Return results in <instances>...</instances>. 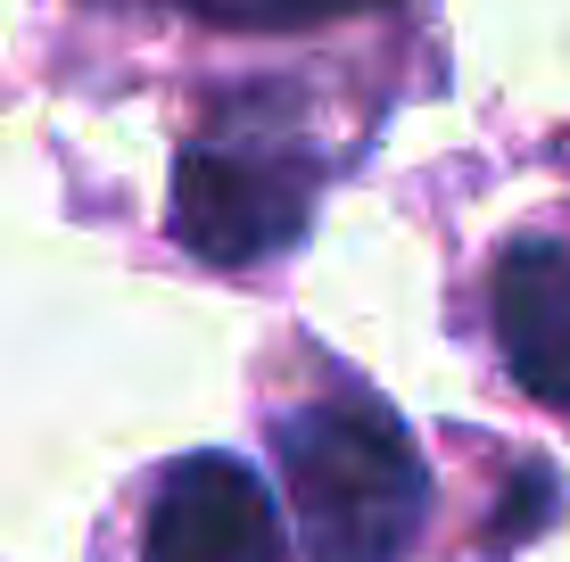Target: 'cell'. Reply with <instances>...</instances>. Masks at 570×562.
Segmentation results:
<instances>
[{
    "mask_svg": "<svg viewBox=\"0 0 570 562\" xmlns=\"http://www.w3.org/2000/svg\"><path fill=\"white\" fill-rule=\"evenodd\" d=\"M282 489L298 505L306 562H405L422 513H430V472L405 438V422L372 397H323L273 422Z\"/></svg>",
    "mask_w": 570,
    "mask_h": 562,
    "instance_id": "6da1fadb",
    "label": "cell"
},
{
    "mask_svg": "<svg viewBox=\"0 0 570 562\" xmlns=\"http://www.w3.org/2000/svg\"><path fill=\"white\" fill-rule=\"evenodd\" d=\"M323 158L282 116H224L174 166V240L207 265H265L306 231Z\"/></svg>",
    "mask_w": 570,
    "mask_h": 562,
    "instance_id": "7a4b0ae2",
    "label": "cell"
},
{
    "mask_svg": "<svg viewBox=\"0 0 570 562\" xmlns=\"http://www.w3.org/2000/svg\"><path fill=\"white\" fill-rule=\"evenodd\" d=\"M141 562H289L282 505L240 455H183L149 496Z\"/></svg>",
    "mask_w": 570,
    "mask_h": 562,
    "instance_id": "3957f363",
    "label": "cell"
},
{
    "mask_svg": "<svg viewBox=\"0 0 570 562\" xmlns=\"http://www.w3.org/2000/svg\"><path fill=\"white\" fill-rule=\"evenodd\" d=\"M497 339L521 390L570 414V248L562 240H513L497 257Z\"/></svg>",
    "mask_w": 570,
    "mask_h": 562,
    "instance_id": "277c9868",
    "label": "cell"
},
{
    "mask_svg": "<svg viewBox=\"0 0 570 562\" xmlns=\"http://www.w3.org/2000/svg\"><path fill=\"white\" fill-rule=\"evenodd\" d=\"M183 9L224 33H314V26H340V17H372L389 0H183Z\"/></svg>",
    "mask_w": 570,
    "mask_h": 562,
    "instance_id": "5b68a950",
    "label": "cell"
}]
</instances>
